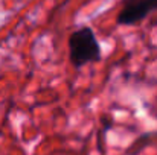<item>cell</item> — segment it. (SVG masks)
<instances>
[{"label":"cell","instance_id":"cell-1","mask_svg":"<svg viewBox=\"0 0 157 155\" xmlns=\"http://www.w3.org/2000/svg\"><path fill=\"white\" fill-rule=\"evenodd\" d=\"M69 61L75 68H82L102 59V47L92 28L82 26L69 37Z\"/></svg>","mask_w":157,"mask_h":155},{"label":"cell","instance_id":"cell-2","mask_svg":"<svg viewBox=\"0 0 157 155\" xmlns=\"http://www.w3.org/2000/svg\"><path fill=\"white\" fill-rule=\"evenodd\" d=\"M157 11V0H122L117 14V24L134 26L144 21L150 14Z\"/></svg>","mask_w":157,"mask_h":155}]
</instances>
